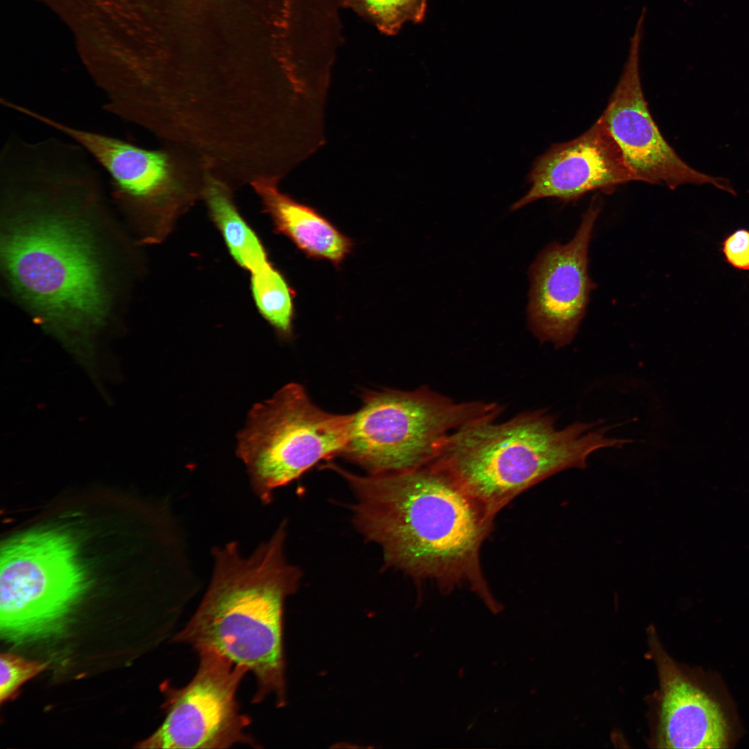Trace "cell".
<instances>
[{
    "instance_id": "14",
    "label": "cell",
    "mask_w": 749,
    "mask_h": 749,
    "mask_svg": "<svg viewBox=\"0 0 749 749\" xmlns=\"http://www.w3.org/2000/svg\"><path fill=\"white\" fill-rule=\"evenodd\" d=\"M279 232L310 257L340 265L352 250V240L316 210L281 193L272 181L255 184Z\"/></svg>"
},
{
    "instance_id": "11",
    "label": "cell",
    "mask_w": 749,
    "mask_h": 749,
    "mask_svg": "<svg viewBox=\"0 0 749 749\" xmlns=\"http://www.w3.org/2000/svg\"><path fill=\"white\" fill-rule=\"evenodd\" d=\"M599 212V205L593 202L573 239L548 246L531 269L529 327L540 341L556 348L573 341L594 288L587 255Z\"/></svg>"
},
{
    "instance_id": "8",
    "label": "cell",
    "mask_w": 749,
    "mask_h": 749,
    "mask_svg": "<svg viewBox=\"0 0 749 749\" xmlns=\"http://www.w3.org/2000/svg\"><path fill=\"white\" fill-rule=\"evenodd\" d=\"M192 680L182 688L164 685L166 716L139 748H227L235 744L259 747L246 728L251 721L240 713L236 693L248 670L213 652L198 653Z\"/></svg>"
},
{
    "instance_id": "13",
    "label": "cell",
    "mask_w": 749,
    "mask_h": 749,
    "mask_svg": "<svg viewBox=\"0 0 749 749\" xmlns=\"http://www.w3.org/2000/svg\"><path fill=\"white\" fill-rule=\"evenodd\" d=\"M24 114L80 145L104 169L117 196L124 202L154 205L172 189L173 167L166 153L74 127L29 107Z\"/></svg>"
},
{
    "instance_id": "6",
    "label": "cell",
    "mask_w": 749,
    "mask_h": 749,
    "mask_svg": "<svg viewBox=\"0 0 749 749\" xmlns=\"http://www.w3.org/2000/svg\"><path fill=\"white\" fill-rule=\"evenodd\" d=\"M0 632L15 644L61 632L85 588L71 538L54 529L7 540L1 549Z\"/></svg>"
},
{
    "instance_id": "16",
    "label": "cell",
    "mask_w": 749,
    "mask_h": 749,
    "mask_svg": "<svg viewBox=\"0 0 749 749\" xmlns=\"http://www.w3.org/2000/svg\"><path fill=\"white\" fill-rule=\"evenodd\" d=\"M252 289L262 316L283 336L291 334L293 292L271 264L252 273Z\"/></svg>"
},
{
    "instance_id": "17",
    "label": "cell",
    "mask_w": 749,
    "mask_h": 749,
    "mask_svg": "<svg viewBox=\"0 0 749 749\" xmlns=\"http://www.w3.org/2000/svg\"><path fill=\"white\" fill-rule=\"evenodd\" d=\"M382 33H397L406 22L420 23L424 18L427 0H343Z\"/></svg>"
},
{
    "instance_id": "18",
    "label": "cell",
    "mask_w": 749,
    "mask_h": 749,
    "mask_svg": "<svg viewBox=\"0 0 749 749\" xmlns=\"http://www.w3.org/2000/svg\"><path fill=\"white\" fill-rule=\"evenodd\" d=\"M49 666L40 661H31L12 653L0 657V700L3 703L17 696L19 688Z\"/></svg>"
},
{
    "instance_id": "19",
    "label": "cell",
    "mask_w": 749,
    "mask_h": 749,
    "mask_svg": "<svg viewBox=\"0 0 749 749\" xmlns=\"http://www.w3.org/2000/svg\"><path fill=\"white\" fill-rule=\"evenodd\" d=\"M726 261L735 268L749 270V231L740 229L729 235L723 243Z\"/></svg>"
},
{
    "instance_id": "12",
    "label": "cell",
    "mask_w": 749,
    "mask_h": 749,
    "mask_svg": "<svg viewBox=\"0 0 749 749\" xmlns=\"http://www.w3.org/2000/svg\"><path fill=\"white\" fill-rule=\"evenodd\" d=\"M528 191L515 202L517 210L537 200H576L594 190L610 191L635 181L601 117L585 132L552 145L537 157L528 175Z\"/></svg>"
},
{
    "instance_id": "10",
    "label": "cell",
    "mask_w": 749,
    "mask_h": 749,
    "mask_svg": "<svg viewBox=\"0 0 749 749\" xmlns=\"http://www.w3.org/2000/svg\"><path fill=\"white\" fill-rule=\"evenodd\" d=\"M644 21L639 19L622 74L601 116L606 128L635 181L664 185L671 189L686 184H711L735 195L728 179L697 171L683 161L653 119L639 74Z\"/></svg>"
},
{
    "instance_id": "7",
    "label": "cell",
    "mask_w": 749,
    "mask_h": 749,
    "mask_svg": "<svg viewBox=\"0 0 749 749\" xmlns=\"http://www.w3.org/2000/svg\"><path fill=\"white\" fill-rule=\"evenodd\" d=\"M352 420L353 414L320 409L295 383L255 404L238 434L236 447L255 494L268 503L275 488L297 479L319 460L341 454Z\"/></svg>"
},
{
    "instance_id": "9",
    "label": "cell",
    "mask_w": 749,
    "mask_h": 749,
    "mask_svg": "<svg viewBox=\"0 0 749 749\" xmlns=\"http://www.w3.org/2000/svg\"><path fill=\"white\" fill-rule=\"evenodd\" d=\"M649 645L660 684L656 747H733L741 727L722 680L715 673L675 662L664 650L653 628L649 630Z\"/></svg>"
},
{
    "instance_id": "5",
    "label": "cell",
    "mask_w": 749,
    "mask_h": 749,
    "mask_svg": "<svg viewBox=\"0 0 749 749\" xmlns=\"http://www.w3.org/2000/svg\"><path fill=\"white\" fill-rule=\"evenodd\" d=\"M15 227L2 252L12 282L56 319L96 321L105 299L99 267L84 231L60 216L42 215Z\"/></svg>"
},
{
    "instance_id": "1",
    "label": "cell",
    "mask_w": 749,
    "mask_h": 749,
    "mask_svg": "<svg viewBox=\"0 0 749 749\" xmlns=\"http://www.w3.org/2000/svg\"><path fill=\"white\" fill-rule=\"evenodd\" d=\"M356 496L355 522L386 560L417 577L482 585L479 555L492 517L436 466L363 476L333 465Z\"/></svg>"
},
{
    "instance_id": "3",
    "label": "cell",
    "mask_w": 749,
    "mask_h": 749,
    "mask_svg": "<svg viewBox=\"0 0 749 749\" xmlns=\"http://www.w3.org/2000/svg\"><path fill=\"white\" fill-rule=\"evenodd\" d=\"M501 410L469 421L445 436L430 464L449 474L492 518L508 501L541 481L584 469L593 452L633 440L610 437L602 422L558 429L544 410L497 423Z\"/></svg>"
},
{
    "instance_id": "15",
    "label": "cell",
    "mask_w": 749,
    "mask_h": 749,
    "mask_svg": "<svg viewBox=\"0 0 749 749\" xmlns=\"http://www.w3.org/2000/svg\"><path fill=\"white\" fill-rule=\"evenodd\" d=\"M205 197L212 217L234 259L252 273L270 266L262 245L238 213L227 189L209 179Z\"/></svg>"
},
{
    "instance_id": "2",
    "label": "cell",
    "mask_w": 749,
    "mask_h": 749,
    "mask_svg": "<svg viewBox=\"0 0 749 749\" xmlns=\"http://www.w3.org/2000/svg\"><path fill=\"white\" fill-rule=\"evenodd\" d=\"M285 538L282 523L249 556L241 553L235 542L213 549L207 590L174 638L198 653H216L245 667L257 681L253 702L273 695L277 707L286 705L284 601L295 591L300 576L285 559Z\"/></svg>"
},
{
    "instance_id": "4",
    "label": "cell",
    "mask_w": 749,
    "mask_h": 749,
    "mask_svg": "<svg viewBox=\"0 0 749 749\" xmlns=\"http://www.w3.org/2000/svg\"><path fill=\"white\" fill-rule=\"evenodd\" d=\"M342 452L372 474L401 472L429 464L438 445L463 424L501 409L494 403L455 402L427 387L363 395Z\"/></svg>"
}]
</instances>
